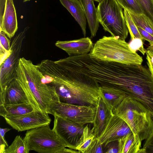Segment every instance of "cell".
<instances>
[{
  "mask_svg": "<svg viewBox=\"0 0 153 153\" xmlns=\"http://www.w3.org/2000/svg\"><path fill=\"white\" fill-rule=\"evenodd\" d=\"M53 86L60 102L69 104L96 107L98 88L66 75L55 61L44 60L37 65Z\"/></svg>",
  "mask_w": 153,
  "mask_h": 153,
  "instance_id": "obj_1",
  "label": "cell"
},
{
  "mask_svg": "<svg viewBox=\"0 0 153 153\" xmlns=\"http://www.w3.org/2000/svg\"><path fill=\"white\" fill-rule=\"evenodd\" d=\"M16 71L15 79L34 110L48 114L52 102L59 101L54 87L44 83L42 81L43 74L37 65L24 57L20 58Z\"/></svg>",
  "mask_w": 153,
  "mask_h": 153,
  "instance_id": "obj_2",
  "label": "cell"
},
{
  "mask_svg": "<svg viewBox=\"0 0 153 153\" xmlns=\"http://www.w3.org/2000/svg\"><path fill=\"white\" fill-rule=\"evenodd\" d=\"M111 87L141 103L153 118V77L147 67L120 63Z\"/></svg>",
  "mask_w": 153,
  "mask_h": 153,
  "instance_id": "obj_3",
  "label": "cell"
},
{
  "mask_svg": "<svg viewBox=\"0 0 153 153\" xmlns=\"http://www.w3.org/2000/svg\"><path fill=\"white\" fill-rule=\"evenodd\" d=\"M113 112L128 124L132 133L142 141L153 130V118L149 110L129 96L126 97Z\"/></svg>",
  "mask_w": 153,
  "mask_h": 153,
  "instance_id": "obj_4",
  "label": "cell"
},
{
  "mask_svg": "<svg viewBox=\"0 0 153 153\" xmlns=\"http://www.w3.org/2000/svg\"><path fill=\"white\" fill-rule=\"evenodd\" d=\"M98 60L125 64L141 65L142 57L130 49L128 43L117 37L104 36L94 44L89 53Z\"/></svg>",
  "mask_w": 153,
  "mask_h": 153,
  "instance_id": "obj_5",
  "label": "cell"
},
{
  "mask_svg": "<svg viewBox=\"0 0 153 153\" xmlns=\"http://www.w3.org/2000/svg\"><path fill=\"white\" fill-rule=\"evenodd\" d=\"M97 8L98 20L105 31L112 36L125 40L128 30L123 9L116 0H102Z\"/></svg>",
  "mask_w": 153,
  "mask_h": 153,
  "instance_id": "obj_6",
  "label": "cell"
},
{
  "mask_svg": "<svg viewBox=\"0 0 153 153\" xmlns=\"http://www.w3.org/2000/svg\"><path fill=\"white\" fill-rule=\"evenodd\" d=\"M28 152L62 153L67 147L65 143L47 125L27 130L23 138Z\"/></svg>",
  "mask_w": 153,
  "mask_h": 153,
  "instance_id": "obj_7",
  "label": "cell"
},
{
  "mask_svg": "<svg viewBox=\"0 0 153 153\" xmlns=\"http://www.w3.org/2000/svg\"><path fill=\"white\" fill-rule=\"evenodd\" d=\"M96 107L80 105L55 101L50 104L48 114L56 115L82 126L93 124Z\"/></svg>",
  "mask_w": 153,
  "mask_h": 153,
  "instance_id": "obj_8",
  "label": "cell"
},
{
  "mask_svg": "<svg viewBox=\"0 0 153 153\" xmlns=\"http://www.w3.org/2000/svg\"><path fill=\"white\" fill-rule=\"evenodd\" d=\"M29 27H27L13 39L10 53L0 65V95L6 91L10 84L16 78V69L18 65L22 43Z\"/></svg>",
  "mask_w": 153,
  "mask_h": 153,
  "instance_id": "obj_9",
  "label": "cell"
},
{
  "mask_svg": "<svg viewBox=\"0 0 153 153\" xmlns=\"http://www.w3.org/2000/svg\"><path fill=\"white\" fill-rule=\"evenodd\" d=\"M4 118L8 125L18 131L49 125L51 121L48 114L36 110L21 115L7 116Z\"/></svg>",
  "mask_w": 153,
  "mask_h": 153,
  "instance_id": "obj_10",
  "label": "cell"
},
{
  "mask_svg": "<svg viewBox=\"0 0 153 153\" xmlns=\"http://www.w3.org/2000/svg\"><path fill=\"white\" fill-rule=\"evenodd\" d=\"M54 116L53 129L68 148L75 150L85 125H81L56 115Z\"/></svg>",
  "mask_w": 153,
  "mask_h": 153,
  "instance_id": "obj_11",
  "label": "cell"
},
{
  "mask_svg": "<svg viewBox=\"0 0 153 153\" xmlns=\"http://www.w3.org/2000/svg\"><path fill=\"white\" fill-rule=\"evenodd\" d=\"M131 132L128 124L113 112L104 129L97 138L104 146L111 142L118 140Z\"/></svg>",
  "mask_w": 153,
  "mask_h": 153,
  "instance_id": "obj_12",
  "label": "cell"
},
{
  "mask_svg": "<svg viewBox=\"0 0 153 153\" xmlns=\"http://www.w3.org/2000/svg\"><path fill=\"white\" fill-rule=\"evenodd\" d=\"M55 45L65 51L69 56H71L89 53L94 45L90 38L84 37L72 40L58 41Z\"/></svg>",
  "mask_w": 153,
  "mask_h": 153,
  "instance_id": "obj_13",
  "label": "cell"
},
{
  "mask_svg": "<svg viewBox=\"0 0 153 153\" xmlns=\"http://www.w3.org/2000/svg\"><path fill=\"white\" fill-rule=\"evenodd\" d=\"M0 30L11 39L17 30L16 13L13 0H5L2 19H0Z\"/></svg>",
  "mask_w": 153,
  "mask_h": 153,
  "instance_id": "obj_14",
  "label": "cell"
},
{
  "mask_svg": "<svg viewBox=\"0 0 153 153\" xmlns=\"http://www.w3.org/2000/svg\"><path fill=\"white\" fill-rule=\"evenodd\" d=\"M0 105L30 103L25 91L16 79L9 85L6 91L0 95Z\"/></svg>",
  "mask_w": 153,
  "mask_h": 153,
  "instance_id": "obj_15",
  "label": "cell"
},
{
  "mask_svg": "<svg viewBox=\"0 0 153 153\" xmlns=\"http://www.w3.org/2000/svg\"><path fill=\"white\" fill-rule=\"evenodd\" d=\"M96 108L93 128L98 137L104 129L113 112L100 97Z\"/></svg>",
  "mask_w": 153,
  "mask_h": 153,
  "instance_id": "obj_16",
  "label": "cell"
},
{
  "mask_svg": "<svg viewBox=\"0 0 153 153\" xmlns=\"http://www.w3.org/2000/svg\"><path fill=\"white\" fill-rule=\"evenodd\" d=\"M98 93L107 106L112 111L127 96L122 91L115 88L100 86Z\"/></svg>",
  "mask_w": 153,
  "mask_h": 153,
  "instance_id": "obj_17",
  "label": "cell"
},
{
  "mask_svg": "<svg viewBox=\"0 0 153 153\" xmlns=\"http://www.w3.org/2000/svg\"><path fill=\"white\" fill-rule=\"evenodd\" d=\"M79 25L84 36L86 35V19L82 6L79 0H59Z\"/></svg>",
  "mask_w": 153,
  "mask_h": 153,
  "instance_id": "obj_18",
  "label": "cell"
},
{
  "mask_svg": "<svg viewBox=\"0 0 153 153\" xmlns=\"http://www.w3.org/2000/svg\"><path fill=\"white\" fill-rule=\"evenodd\" d=\"M118 153H144L142 147V141L138 136L132 132L118 140Z\"/></svg>",
  "mask_w": 153,
  "mask_h": 153,
  "instance_id": "obj_19",
  "label": "cell"
},
{
  "mask_svg": "<svg viewBox=\"0 0 153 153\" xmlns=\"http://www.w3.org/2000/svg\"><path fill=\"white\" fill-rule=\"evenodd\" d=\"M83 7L87 21L91 36V38L94 37L99 27V22L97 16V8L94 0H79Z\"/></svg>",
  "mask_w": 153,
  "mask_h": 153,
  "instance_id": "obj_20",
  "label": "cell"
},
{
  "mask_svg": "<svg viewBox=\"0 0 153 153\" xmlns=\"http://www.w3.org/2000/svg\"><path fill=\"white\" fill-rule=\"evenodd\" d=\"M34 110L32 105L27 103L0 105V115L4 118L21 115Z\"/></svg>",
  "mask_w": 153,
  "mask_h": 153,
  "instance_id": "obj_21",
  "label": "cell"
},
{
  "mask_svg": "<svg viewBox=\"0 0 153 153\" xmlns=\"http://www.w3.org/2000/svg\"><path fill=\"white\" fill-rule=\"evenodd\" d=\"M97 137L93 128H91L90 124L86 125L79 141L75 148V150L79 153H85L87 149Z\"/></svg>",
  "mask_w": 153,
  "mask_h": 153,
  "instance_id": "obj_22",
  "label": "cell"
},
{
  "mask_svg": "<svg viewBox=\"0 0 153 153\" xmlns=\"http://www.w3.org/2000/svg\"><path fill=\"white\" fill-rule=\"evenodd\" d=\"M128 12L137 26L142 28L153 36V24L146 16L143 14H137Z\"/></svg>",
  "mask_w": 153,
  "mask_h": 153,
  "instance_id": "obj_23",
  "label": "cell"
},
{
  "mask_svg": "<svg viewBox=\"0 0 153 153\" xmlns=\"http://www.w3.org/2000/svg\"><path fill=\"white\" fill-rule=\"evenodd\" d=\"M26 143L20 135L15 137L11 144L6 149L5 153H29Z\"/></svg>",
  "mask_w": 153,
  "mask_h": 153,
  "instance_id": "obj_24",
  "label": "cell"
},
{
  "mask_svg": "<svg viewBox=\"0 0 153 153\" xmlns=\"http://www.w3.org/2000/svg\"><path fill=\"white\" fill-rule=\"evenodd\" d=\"M125 19L129 32L131 40L134 38H138L143 40L140 34L137 27L134 22L130 14L126 9H123Z\"/></svg>",
  "mask_w": 153,
  "mask_h": 153,
  "instance_id": "obj_25",
  "label": "cell"
},
{
  "mask_svg": "<svg viewBox=\"0 0 153 153\" xmlns=\"http://www.w3.org/2000/svg\"><path fill=\"white\" fill-rule=\"evenodd\" d=\"M124 9L137 14H143V12L138 0H116Z\"/></svg>",
  "mask_w": 153,
  "mask_h": 153,
  "instance_id": "obj_26",
  "label": "cell"
},
{
  "mask_svg": "<svg viewBox=\"0 0 153 153\" xmlns=\"http://www.w3.org/2000/svg\"><path fill=\"white\" fill-rule=\"evenodd\" d=\"M143 13L153 24V0H138Z\"/></svg>",
  "mask_w": 153,
  "mask_h": 153,
  "instance_id": "obj_27",
  "label": "cell"
},
{
  "mask_svg": "<svg viewBox=\"0 0 153 153\" xmlns=\"http://www.w3.org/2000/svg\"><path fill=\"white\" fill-rule=\"evenodd\" d=\"M128 46L133 52L136 53L138 51L144 55L146 53V49L144 48L143 40L140 39L134 38L131 40L128 43Z\"/></svg>",
  "mask_w": 153,
  "mask_h": 153,
  "instance_id": "obj_28",
  "label": "cell"
},
{
  "mask_svg": "<svg viewBox=\"0 0 153 153\" xmlns=\"http://www.w3.org/2000/svg\"><path fill=\"white\" fill-rule=\"evenodd\" d=\"M85 153H103V145L97 137L94 139Z\"/></svg>",
  "mask_w": 153,
  "mask_h": 153,
  "instance_id": "obj_29",
  "label": "cell"
},
{
  "mask_svg": "<svg viewBox=\"0 0 153 153\" xmlns=\"http://www.w3.org/2000/svg\"><path fill=\"white\" fill-rule=\"evenodd\" d=\"M118 140L111 142L103 146V153H118Z\"/></svg>",
  "mask_w": 153,
  "mask_h": 153,
  "instance_id": "obj_30",
  "label": "cell"
},
{
  "mask_svg": "<svg viewBox=\"0 0 153 153\" xmlns=\"http://www.w3.org/2000/svg\"><path fill=\"white\" fill-rule=\"evenodd\" d=\"M142 149L144 153H153V130L145 140Z\"/></svg>",
  "mask_w": 153,
  "mask_h": 153,
  "instance_id": "obj_31",
  "label": "cell"
},
{
  "mask_svg": "<svg viewBox=\"0 0 153 153\" xmlns=\"http://www.w3.org/2000/svg\"><path fill=\"white\" fill-rule=\"evenodd\" d=\"M6 34L3 31L0 30V45L8 52L10 51V40L8 39Z\"/></svg>",
  "mask_w": 153,
  "mask_h": 153,
  "instance_id": "obj_32",
  "label": "cell"
},
{
  "mask_svg": "<svg viewBox=\"0 0 153 153\" xmlns=\"http://www.w3.org/2000/svg\"><path fill=\"white\" fill-rule=\"evenodd\" d=\"M137 27L143 40L148 41L150 46H153V36L142 28L138 26Z\"/></svg>",
  "mask_w": 153,
  "mask_h": 153,
  "instance_id": "obj_33",
  "label": "cell"
},
{
  "mask_svg": "<svg viewBox=\"0 0 153 153\" xmlns=\"http://www.w3.org/2000/svg\"><path fill=\"white\" fill-rule=\"evenodd\" d=\"M0 50V62L1 65L10 55V53L11 50L10 52L7 51L1 45Z\"/></svg>",
  "mask_w": 153,
  "mask_h": 153,
  "instance_id": "obj_34",
  "label": "cell"
},
{
  "mask_svg": "<svg viewBox=\"0 0 153 153\" xmlns=\"http://www.w3.org/2000/svg\"><path fill=\"white\" fill-rule=\"evenodd\" d=\"M10 129H11L10 128H0V141H1L5 143L7 147L8 146V145L5 139V133L9 131Z\"/></svg>",
  "mask_w": 153,
  "mask_h": 153,
  "instance_id": "obj_35",
  "label": "cell"
},
{
  "mask_svg": "<svg viewBox=\"0 0 153 153\" xmlns=\"http://www.w3.org/2000/svg\"><path fill=\"white\" fill-rule=\"evenodd\" d=\"M146 54L153 64V46H150L146 49Z\"/></svg>",
  "mask_w": 153,
  "mask_h": 153,
  "instance_id": "obj_36",
  "label": "cell"
},
{
  "mask_svg": "<svg viewBox=\"0 0 153 153\" xmlns=\"http://www.w3.org/2000/svg\"><path fill=\"white\" fill-rule=\"evenodd\" d=\"M147 64L152 76L153 77V64L150 61L149 58L146 56Z\"/></svg>",
  "mask_w": 153,
  "mask_h": 153,
  "instance_id": "obj_37",
  "label": "cell"
},
{
  "mask_svg": "<svg viewBox=\"0 0 153 153\" xmlns=\"http://www.w3.org/2000/svg\"><path fill=\"white\" fill-rule=\"evenodd\" d=\"M30 0H23V2H26L29 1H30Z\"/></svg>",
  "mask_w": 153,
  "mask_h": 153,
  "instance_id": "obj_38",
  "label": "cell"
},
{
  "mask_svg": "<svg viewBox=\"0 0 153 153\" xmlns=\"http://www.w3.org/2000/svg\"><path fill=\"white\" fill-rule=\"evenodd\" d=\"M102 0H94V1H97V2H99L100 1Z\"/></svg>",
  "mask_w": 153,
  "mask_h": 153,
  "instance_id": "obj_39",
  "label": "cell"
}]
</instances>
